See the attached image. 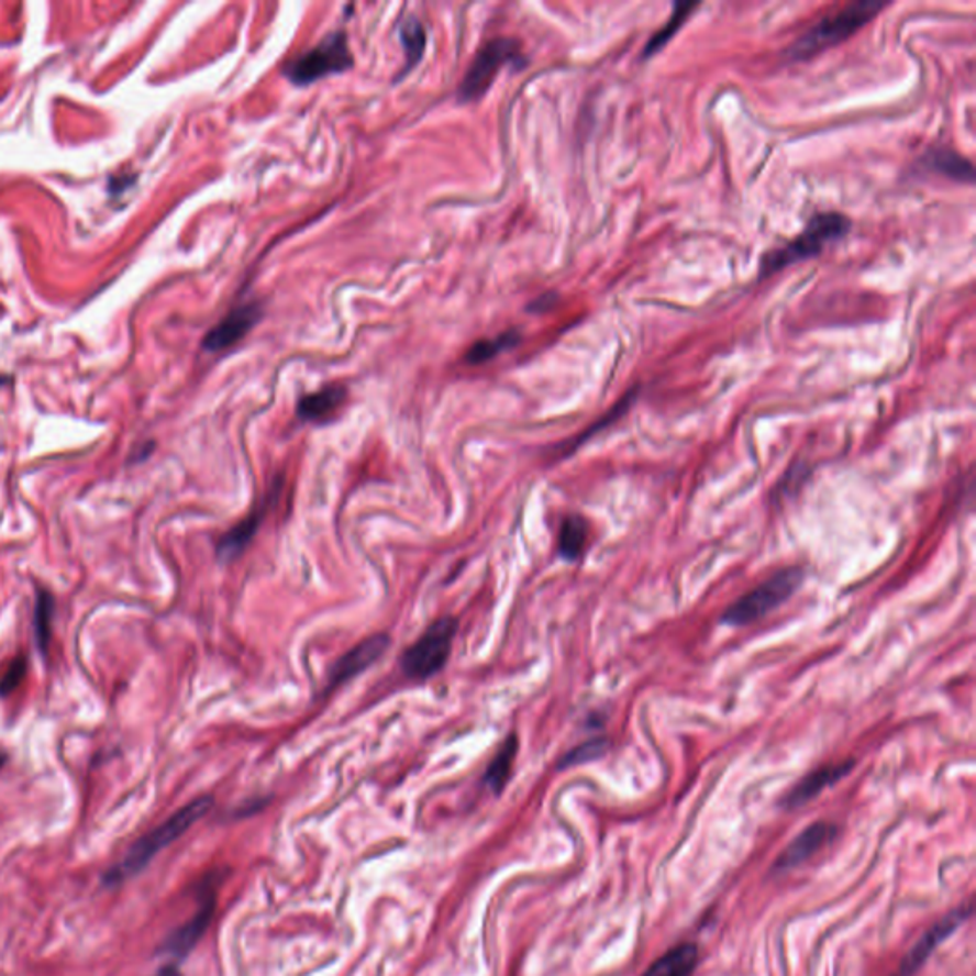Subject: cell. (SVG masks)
Masks as SVG:
<instances>
[{
  "label": "cell",
  "instance_id": "2",
  "mask_svg": "<svg viewBox=\"0 0 976 976\" xmlns=\"http://www.w3.org/2000/svg\"><path fill=\"white\" fill-rule=\"evenodd\" d=\"M851 225L853 223L847 215L840 214V212H820V214L812 215L809 223L805 225V230L794 241H790L786 246L763 254L759 277L767 279L786 267L819 256L824 252L825 246L845 237L851 231Z\"/></svg>",
  "mask_w": 976,
  "mask_h": 976
},
{
  "label": "cell",
  "instance_id": "18",
  "mask_svg": "<svg viewBox=\"0 0 976 976\" xmlns=\"http://www.w3.org/2000/svg\"><path fill=\"white\" fill-rule=\"evenodd\" d=\"M56 599L48 589L36 591L35 610H33V632L38 653L48 656L52 643V622H54Z\"/></svg>",
  "mask_w": 976,
  "mask_h": 976
},
{
  "label": "cell",
  "instance_id": "11",
  "mask_svg": "<svg viewBox=\"0 0 976 976\" xmlns=\"http://www.w3.org/2000/svg\"><path fill=\"white\" fill-rule=\"evenodd\" d=\"M835 835H838V828L828 824V822H817V824L809 825L807 830L797 835L796 840L791 841L788 847L784 849L783 854L775 862L776 872H790V869L801 866L819 853L820 849L825 847Z\"/></svg>",
  "mask_w": 976,
  "mask_h": 976
},
{
  "label": "cell",
  "instance_id": "16",
  "mask_svg": "<svg viewBox=\"0 0 976 976\" xmlns=\"http://www.w3.org/2000/svg\"><path fill=\"white\" fill-rule=\"evenodd\" d=\"M698 957L695 944H681L658 957L643 976H690L698 967Z\"/></svg>",
  "mask_w": 976,
  "mask_h": 976
},
{
  "label": "cell",
  "instance_id": "24",
  "mask_svg": "<svg viewBox=\"0 0 976 976\" xmlns=\"http://www.w3.org/2000/svg\"><path fill=\"white\" fill-rule=\"evenodd\" d=\"M607 750H609V742H607V740H588V742H584L580 746H576L575 750H570V752L561 759L559 768H570L576 767V765L594 762V759L603 757V755L607 754Z\"/></svg>",
  "mask_w": 976,
  "mask_h": 976
},
{
  "label": "cell",
  "instance_id": "5",
  "mask_svg": "<svg viewBox=\"0 0 976 976\" xmlns=\"http://www.w3.org/2000/svg\"><path fill=\"white\" fill-rule=\"evenodd\" d=\"M353 65L352 52L344 31H334L324 36L315 48L303 52L302 56L292 59L285 67V75L290 82L306 87L315 80L329 77L332 73L347 71Z\"/></svg>",
  "mask_w": 976,
  "mask_h": 976
},
{
  "label": "cell",
  "instance_id": "8",
  "mask_svg": "<svg viewBox=\"0 0 976 976\" xmlns=\"http://www.w3.org/2000/svg\"><path fill=\"white\" fill-rule=\"evenodd\" d=\"M971 913H973V905L967 902V905L957 908L954 912L946 913L941 921H936V923H934V925L931 927L921 939H919L918 944L910 950V954L906 955L902 963H900L897 973L892 976L916 975V973L925 965L929 955L933 954L934 950L941 946L942 942L950 939V936H952V934H954L955 931H957V929L971 918Z\"/></svg>",
  "mask_w": 976,
  "mask_h": 976
},
{
  "label": "cell",
  "instance_id": "28",
  "mask_svg": "<svg viewBox=\"0 0 976 976\" xmlns=\"http://www.w3.org/2000/svg\"><path fill=\"white\" fill-rule=\"evenodd\" d=\"M7 762H8L7 752H2V750H0V768L4 767V765H7Z\"/></svg>",
  "mask_w": 976,
  "mask_h": 976
},
{
  "label": "cell",
  "instance_id": "22",
  "mask_svg": "<svg viewBox=\"0 0 976 976\" xmlns=\"http://www.w3.org/2000/svg\"><path fill=\"white\" fill-rule=\"evenodd\" d=\"M399 36H401L402 48L407 54V67H404V73H407L424 56L428 35H425L424 25L417 15H407L399 25Z\"/></svg>",
  "mask_w": 976,
  "mask_h": 976
},
{
  "label": "cell",
  "instance_id": "15",
  "mask_svg": "<svg viewBox=\"0 0 976 976\" xmlns=\"http://www.w3.org/2000/svg\"><path fill=\"white\" fill-rule=\"evenodd\" d=\"M345 396H347V391L340 384L306 396L302 401L298 402V417L306 422H326L344 404Z\"/></svg>",
  "mask_w": 976,
  "mask_h": 976
},
{
  "label": "cell",
  "instance_id": "14",
  "mask_svg": "<svg viewBox=\"0 0 976 976\" xmlns=\"http://www.w3.org/2000/svg\"><path fill=\"white\" fill-rule=\"evenodd\" d=\"M923 166L929 173L941 174L950 180L967 184V186L975 184V168L971 165L969 158L963 157L954 149L933 147L931 152L925 153Z\"/></svg>",
  "mask_w": 976,
  "mask_h": 976
},
{
  "label": "cell",
  "instance_id": "26",
  "mask_svg": "<svg viewBox=\"0 0 976 976\" xmlns=\"http://www.w3.org/2000/svg\"><path fill=\"white\" fill-rule=\"evenodd\" d=\"M555 300H557V295L555 292H547V295L540 296L536 302H532L529 309L531 311H546V309L552 308Z\"/></svg>",
  "mask_w": 976,
  "mask_h": 976
},
{
  "label": "cell",
  "instance_id": "7",
  "mask_svg": "<svg viewBox=\"0 0 976 976\" xmlns=\"http://www.w3.org/2000/svg\"><path fill=\"white\" fill-rule=\"evenodd\" d=\"M458 632L456 618L445 617L431 624L424 635L401 656V668L410 679L424 681L445 666Z\"/></svg>",
  "mask_w": 976,
  "mask_h": 976
},
{
  "label": "cell",
  "instance_id": "21",
  "mask_svg": "<svg viewBox=\"0 0 976 976\" xmlns=\"http://www.w3.org/2000/svg\"><path fill=\"white\" fill-rule=\"evenodd\" d=\"M700 8L698 2H675L674 4V14L669 15L668 22L662 25L661 30L656 31L651 38H648V43H646L645 52H643V58H651L654 54H658V52L666 46V44L674 38L675 33L681 30L683 23L689 20L690 14Z\"/></svg>",
  "mask_w": 976,
  "mask_h": 976
},
{
  "label": "cell",
  "instance_id": "23",
  "mask_svg": "<svg viewBox=\"0 0 976 976\" xmlns=\"http://www.w3.org/2000/svg\"><path fill=\"white\" fill-rule=\"evenodd\" d=\"M519 342H521V334H519L518 331H508L500 334V336L479 340V342H475V344L469 347L466 361L469 365H481V363L495 359L496 355H500V353L508 352L511 347H515Z\"/></svg>",
  "mask_w": 976,
  "mask_h": 976
},
{
  "label": "cell",
  "instance_id": "17",
  "mask_svg": "<svg viewBox=\"0 0 976 976\" xmlns=\"http://www.w3.org/2000/svg\"><path fill=\"white\" fill-rule=\"evenodd\" d=\"M262 511L264 510L252 511L248 518L235 524L225 536L220 539V544H218V557H220V561L235 559L239 553L248 546V542L256 534L259 523H262V515H264Z\"/></svg>",
  "mask_w": 976,
  "mask_h": 976
},
{
  "label": "cell",
  "instance_id": "19",
  "mask_svg": "<svg viewBox=\"0 0 976 976\" xmlns=\"http://www.w3.org/2000/svg\"><path fill=\"white\" fill-rule=\"evenodd\" d=\"M518 750V734H510V736L506 739V742H503L502 746H500V750H498L495 759L488 765L485 783H487L488 788L495 791V794H502L506 784L510 780L511 768H513V762H515Z\"/></svg>",
  "mask_w": 976,
  "mask_h": 976
},
{
  "label": "cell",
  "instance_id": "3",
  "mask_svg": "<svg viewBox=\"0 0 976 976\" xmlns=\"http://www.w3.org/2000/svg\"><path fill=\"white\" fill-rule=\"evenodd\" d=\"M885 7H887L885 2L864 0V2L849 4L835 14L824 15L817 25L805 31L803 35L791 44L786 56L790 62H805V59L814 58L822 52L830 51L833 46L847 41L849 36H853L866 23L872 22Z\"/></svg>",
  "mask_w": 976,
  "mask_h": 976
},
{
  "label": "cell",
  "instance_id": "9",
  "mask_svg": "<svg viewBox=\"0 0 976 976\" xmlns=\"http://www.w3.org/2000/svg\"><path fill=\"white\" fill-rule=\"evenodd\" d=\"M215 892L212 884L202 885L201 908L187 923L178 927L160 946V952L170 955L174 960H184L193 950L195 944L201 941L207 933L212 919H214Z\"/></svg>",
  "mask_w": 976,
  "mask_h": 976
},
{
  "label": "cell",
  "instance_id": "20",
  "mask_svg": "<svg viewBox=\"0 0 976 976\" xmlns=\"http://www.w3.org/2000/svg\"><path fill=\"white\" fill-rule=\"evenodd\" d=\"M589 526L580 515H568L559 532V553L563 559L578 561L588 544Z\"/></svg>",
  "mask_w": 976,
  "mask_h": 976
},
{
  "label": "cell",
  "instance_id": "6",
  "mask_svg": "<svg viewBox=\"0 0 976 976\" xmlns=\"http://www.w3.org/2000/svg\"><path fill=\"white\" fill-rule=\"evenodd\" d=\"M503 65H518V67L526 65V58L521 52V44L510 36L495 38L477 52L474 64L469 65L466 77L458 87V100H479L483 93L487 92L488 87L492 85V80Z\"/></svg>",
  "mask_w": 976,
  "mask_h": 976
},
{
  "label": "cell",
  "instance_id": "10",
  "mask_svg": "<svg viewBox=\"0 0 976 976\" xmlns=\"http://www.w3.org/2000/svg\"><path fill=\"white\" fill-rule=\"evenodd\" d=\"M262 319V308L258 303H244L233 309L230 315L223 317L220 323L207 334L202 347L210 353L223 352L231 345L241 342L252 326Z\"/></svg>",
  "mask_w": 976,
  "mask_h": 976
},
{
  "label": "cell",
  "instance_id": "25",
  "mask_svg": "<svg viewBox=\"0 0 976 976\" xmlns=\"http://www.w3.org/2000/svg\"><path fill=\"white\" fill-rule=\"evenodd\" d=\"M25 675H27V658L20 654L0 675V697H10L22 685Z\"/></svg>",
  "mask_w": 976,
  "mask_h": 976
},
{
  "label": "cell",
  "instance_id": "12",
  "mask_svg": "<svg viewBox=\"0 0 976 976\" xmlns=\"http://www.w3.org/2000/svg\"><path fill=\"white\" fill-rule=\"evenodd\" d=\"M389 643H391V641H389L386 633H378V635H373V637L363 641L359 645L353 646L350 653H345L344 656L332 666L331 674H329V683H331V687H336V685L350 681L355 675L363 674L366 668H370L374 662L380 661L381 654L386 653Z\"/></svg>",
  "mask_w": 976,
  "mask_h": 976
},
{
  "label": "cell",
  "instance_id": "1",
  "mask_svg": "<svg viewBox=\"0 0 976 976\" xmlns=\"http://www.w3.org/2000/svg\"><path fill=\"white\" fill-rule=\"evenodd\" d=\"M212 805H214V799L210 796H204L195 799L186 807H181L180 811L174 812L170 819L165 820L163 824L157 825L152 832L145 833L144 838H140L130 847L126 856L117 864L115 868L109 869L108 874H106L103 884L109 885V887H115V885H121L122 881H126L130 877L140 874L163 849L173 845L174 841L180 840L181 835L195 822H199L212 809Z\"/></svg>",
  "mask_w": 976,
  "mask_h": 976
},
{
  "label": "cell",
  "instance_id": "13",
  "mask_svg": "<svg viewBox=\"0 0 976 976\" xmlns=\"http://www.w3.org/2000/svg\"><path fill=\"white\" fill-rule=\"evenodd\" d=\"M853 767L854 759H845V762L830 763V765L812 770V773L805 776L803 780H799L791 788L790 794L784 799V805L788 809L803 807V805L809 803L814 797L819 796L820 791H824L825 788L840 783L841 778H845L853 770Z\"/></svg>",
  "mask_w": 976,
  "mask_h": 976
},
{
  "label": "cell",
  "instance_id": "4",
  "mask_svg": "<svg viewBox=\"0 0 976 976\" xmlns=\"http://www.w3.org/2000/svg\"><path fill=\"white\" fill-rule=\"evenodd\" d=\"M803 570L801 568H784L776 575L759 584L757 588L747 591L740 597L736 603H732L721 617V624L740 628V625L754 624L757 620L767 617L768 612L778 609L786 603L799 586L803 584Z\"/></svg>",
  "mask_w": 976,
  "mask_h": 976
},
{
  "label": "cell",
  "instance_id": "27",
  "mask_svg": "<svg viewBox=\"0 0 976 976\" xmlns=\"http://www.w3.org/2000/svg\"><path fill=\"white\" fill-rule=\"evenodd\" d=\"M155 976H181V973L180 971H178V967H176V965H166V967H163V969L158 971L157 975Z\"/></svg>",
  "mask_w": 976,
  "mask_h": 976
}]
</instances>
